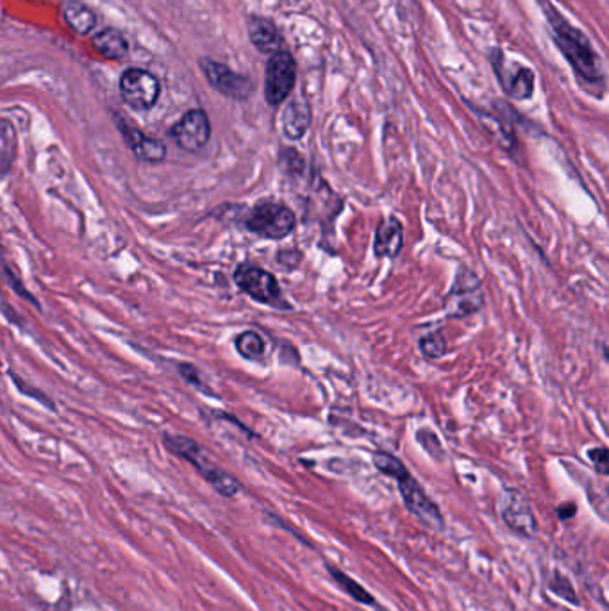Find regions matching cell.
Instances as JSON below:
<instances>
[{"mask_svg": "<svg viewBox=\"0 0 609 611\" xmlns=\"http://www.w3.org/2000/svg\"><path fill=\"white\" fill-rule=\"evenodd\" d=\"M540 4L546 11L547 20L551 23L556 46L560 47L564 58L569 59V63L572 65L579 79L585 85H591L593 90L597 87L605 88V72H602L599 58H597L590 40L579 29L570 26L569 20H564L549 0H540Z\"/></svg>", "mask_w": 609, "mask_h": 611, "instance_id": "6da1fadb", "label": "cell"}, {"mask_svg": "<svg viewBox=\"0 0 609 611\" xmlns=\"http://www.w3.org/2000/svg\"><path fill=\"white\" fill-rule=\"evenodd\" d=\"M165 445H167L170 453L188 460L204 475V480L208 481L213 489H217L218 494L226 495V497L238 494V481L233 475L218 469L217 465H213L208 457L204 456L203 447L195 444L194 440L185 438V436L167 435L165 436Z\"/></svg>", "mask_w": 609, "mask_h": 611, "instance_id": "7a4b0ae2", "label": "cell"}, {"mask_svg": "<svg viewBox=\"0 0 609 611\" xmlns=\"http://www.w3.org/2000/svg\"><path fill=\"white\" fill-rule=\"evenodd\" d=\"M484 306V292L481 279L472 268L461 265L451 290L445 295L443 309L449 318H465Z\"/></svg>", "mask_w": 609, "mask_h": 611, "instance_id": "3957f363", "label": "cell"}, {"mask_svg": "<svg viewBox=\"0 0 609 611\" xmlns=\"http://www.w3.org/2000/svg\"><path fill=\"white\" fill-rule=\"evenodd\" d=\"M297 218L294 211L279 203H262L254 206L245 220V227L267 240H283L294 231Z\"/></svg>", "mask_w": 609, "mask_h": 611, "instance_id": "277c9868", "label": "cell"}, {"mask_svg": "<svg viewBox=\"0 0 609 611\" xmlns=\"http://www.w3.org/2000/svg\"><path fill=\"white\" fill-rule=\"evenodd\" d=\"M235 283L239 290L245 292L256 303L276 306V308H289L283 299L279 282L265 268L248 265V263L239 265L235 270Z\"/></svg>", "mask_w": 609, "mask_h": 611, "instance_id": "5b68a950", "label": "cell"}, {"mask_svg": "<svg viewBox=\"0 0 609 611\" xmlns=\"http://www.w3.org/2000/svg\"><path fill=\"white\" fill-rule=\"evenodd\" d=\"M118 90L122 96L124 102L135 111H149L158 105L161 96V85L158 78L144 68H127L120 76Z\"/></svg>", "mask_w": 609, "mask_h": 611, "instance_id": "8992f818", "label": "cell"}, {"mask_svg": "<svg viewBox=\"0 0 609 611\" xmlns=\"http://www.w3.org/2000/svg\"><path fill=\"white\" fill-rule=\"evenodd\" d=\"M297 82V63L288 50L271 56L265 70V100L268 105H285Z\"/></svg>", "mask_w": 609, "mask_h": 611, "instance_id": "52a82bcc", "label": "cell"}, {"mask_svg": "<svg viewBox=\"0 0 609 611\" xmlns=\"http://www.w3.org/2000/svg\"><path fill=\"white\" fill-rule=\"evenodd\" d=\"M174 144L186 152H199L212 138V122L204 109H190L168 131Z\"/></svg>", "mask_w": 609, "mask_h": 611, "instance_id": "ba28073f", "label": "cell"}, {"mask_svg": "<svg viewBox=\"0 0 609 611\" xmlns=\"http://www.w3.org/2000/svg\"><path fill=\"white\" fill-rule=\"evenodd\" d=\"M200 70L215 90L222 96L233 100H247L253 96L254 85L247 76L238 73L227 65L215 61L212 58H203L199 61Z\"/></svg>", "mask_w": 609, "mask_h": 611, "instance_id": "9c48e42d", "label": "cell"}, {"mask_svg": "<svg viewBox=\"0 0 609 611\" xmlns=\"http://www.w3.org/2000/svg\"><path fill=\"white\" fill-rule=\"evenodd\" d=\"M401 490L402 499L406 503L407 510L424 522L431 530H442L443 519L436 504L428 497L422 486L416 483L415 477L407 472V469L395 477Z\"/></svg>", "mask_w": 609, "mask_h": 611, "instance_id": "30bf717a", "label": "cell"}, {"mask_svg": "<svg viewBox=\"0 0 609 611\" xmlns=\"http://www.w3.org/2000/svg\"><path fill=\"white\" fill-rule=\"evenodd\" d=\"M492 65L495 68L497 78L511 99L525 100L533 97L534 73L528 67H520V65L510 63V61L505 63L501 50H495Z\"/></svg>", "mask_w": 609, "mask_h": 611, "instance_id": "8fae6325", "label": "cell"}, {"mask_svg": "<svg viewBox=\"0 0 609 611\" xmlns=\"http://www.w3.org/2000/svg\"><path fill=\"white\" fill-rule=\"evenodd\" d=\"M502 521L514 533L533 536L537 531V521H534L533 510L529 506L528 499L517 492L508 490L502 499Z\"/></svg>", "mask_w": 609, "mask_h": 611, "instance_id": "7c38bea8", "label": "cell"}, {"mask_svg": "<svg viewBox=\"0 0 609 611\" xmlns=\"http://www.w3.org/2000/svg\"><path fill=\"white\" fill-rule=\"evenodd\" d=\"M117 126L122 132L127 147L132 150V155L145 164H161L167 158V146L161 140L150 138L145 132L138 131L136 127L124 122L122 118H117Z\"/></svg>", "mask_w": 609, "mask_h": 611, "instance_id": "4fadbf2b", "label": "cell"}, {"mask_svg": "<svg viewBox=\"0 0 609 611\" xmlns=\"http://www.w3.org/2000/svg\"><path fill=\"white\" fill-rule=\"evenodd\" d=\"M248 38L251 43L256 47L263 55L274 56L281 52L285 40L277 29L274 20L267 19V17H251L248 19Z\"/></svg>", "mask_w": 609, "mask_h": 611, "instance_id": "5bb4252c", "label": "cell"}, {"mask_svg": "<svg viewBox=\"0 0 609 611\" xmlns=\"http://www.w3.org/2000/svg\"><path fill=\"white\" fill-rule=\"evenodd\" d=\"M404 245V227L395 217L386 218L375 231L374 250L380 258H395Z\"/></svg>", "mask_w": 609, "mask_h": 611, "instance_id": "9a60e30c", "label": "cell"}, {"mask_svg": "<svg viewBox=\"0 0 609 611\" xmlns=\"http://www.w3.org/2000/svg\"><path fill=\"white\" fill-rule=\"evenodd\" d=\"M312 126V109L306 100L294 99L286 105L283 114V132L288 140H301Z\"/></svg>", "mask_w": 609, "mask_h": 611, "instance_id": "2e32d148", "label": "cell"}, {"mask_svg": "<svg viewBox=\"0 0 609 611\" xmlns=\"http://www.w3.org/2000/svg\"><path fill=\"white\" fill-rule=\"evenodd\" d=\"M61 13H63L68 28L72 29L76 35H81V37L90 35L97 26L96 13L79 0H67L61 6Z\"/></svg>", "mask_w": 609, "mask_h": 611, "instance_id": "e0dca14e", "label": "cell"}, {"mask_svg": "<svg viewBox=\"0 0 609 611\" xmlns=\"http://www.w3.org/2000/svg\"><path fill=\"white\" fill-rule=\"evenodd\" d=\"M91 46L100 56H105L106 59H115V61L126 58L129 52L126 37L115 28H106L97 32L96 37L91 38Z\"/></svg>", "mask_w": 609, "mask_h": 611, "instance_id": "ac0fdd59", "label": "cell"}, {"mask_svg": "<svg viewBox=\"0 0 609 611\" xmlns=\"http://www.w3.org/2000/svg\"><path fill=\"white\" fill-rule=\"evenodd\" d=\"M236 349H238L239 356H244L248 362H257L265 356V339L262 338L256 331H245L236 338Z\"/></svg>", "mask_w": 609, "mask_h": 611, "instance_id": "d6986e66", "label": "cell"}, {"mask_svg": "<svg viewBox=\"0 0 609 611\" xmlns=\"http://www.w3.org/2000/svg\"><path fill=\"white\" fill-rule=\"evenodd\" d=\"M14 149H17V135H14L13 126L10 120H2V129H0V161H2V174L10 173L11 161L14 158Z\"/></svg>", "mask_w": 609, "mask_h": 611, "instance_id": "ffe728a7", "label": "cell"}, {"mask_svg": "<svg viewBox=\"0 0 609 611\" xmlns=\"http://www.w3.org/2000/svg\"><path fill=\"white\" fill-rule=\"evenodd\" d=\"M420 351L428 359H439L448 353V344H445L442 333L436 331V333H431V335L420 339Z\"/></svg>", "mask_w": 609, "mask_h": 611, "instance_id": "44dd1931", "label": "cell"}, {"mask_svg": "<svg viewBox=\"0 0 609 611\" xmlns=\"http://www.w3.org/2000/svg\"><path fill=\"white\" fill-rule=\"evenodd\" d=\"M374 463L383 474L390 475L393 480L406 469V466L402 465L401 460L389 453H375Z\"/></svg>", "mask_w": 609, "mask_h": 611, "instance_id": "7402d4cb", "label": "cell"}, {"mask_svg": "<svg viewBox=\"0 0 609 611\" xmlns=\"http://www.w3.org/2000/svg\"><path fill=\"white\" fill-rule=\"evenodd\" d=\"M416 440H419L420 444L424 445L429 454H433L434 457L443 456L442 444H440L439 436L434 435L433 431L420 430L416 433Z\"/></svg>", "mask_w": 609, "mask_h": 611, "instance_id": "603a6c76", "label": "cell"}, {"mask_svg": "<svg viewBox=\"0 0 609 611\" xmlns=\"http://www.w3.org/2000/svg\"><path fill=\"white\" fill-rule=\"evenodd\" d=\"M588 456H590V462L593 463V469H596L599 474L609 475V449H591Z\"/></svg>", "mask_w": 609, "mask_h": 611, "instance_id": "cb8c5ba5", "label": "cell"}, {"mask_svg": "<svg viewBox=\"0 0 609 611\" xmlns=\"http://www.w3.org/2000/svg\"><path fill=\"white\" fill-rule=\"evenodd\" d=\"M334 575H336V580L342 583L343 589L347 590V592L351 593L356 601L369 602V604H371L372 598L365 592V590L362 589V587H357L354 581L348 580L345 575L336 574V572H334Z\"/></svg>", "mask_w": 609, "mask_h": 611, "instance_id": "d4e9b609", "label": "cell"}, {"mask_svg": "<svg viewBox=\"0 0 609 611\" xmlns=\"http://www.w3.org/2000/svg\"><path fill=\"white\" fill-rule=\"evenodd\" d=\"M179 371H181L183 377H185V380L188 381L190 385L199 386V388H206V386H204L203 380H200V374L199 372H197V368L191 367V365H181V368H179Z\"/></svg>", "mask_w": 609, "mask_h": 611, "instance_id": "484cf974", "label": "cell"}, {"mask_svg": "<svg viewBox=\"0 0 609 611\" xmlns=\"http://www.w3.org/2000/svg\"><path fill=\"white\" fill-rule=\"evenodd\" d=\"M6 276H8V283H10L11 286H13L14 290H17V294L22 295L23 299L31 300L32 304H38L37 300L32 299V295L28 294L26 292V288H23L22 285H20L19 279H17V276H13L11 274L10 268H4Z\"/></svg>", "mask_w": 609, "mask_h": 611, "instance_id": "4316f807", "label": "cell"}, {"mask_svg": "<svg viewBox=\"0 0 609 611\" xmlns=\"http://www.w3.org/2000/svg\"><path fill=\"white\" fill-rule=\"evenodd\" d=\"M13 383H17V385L20 386V390H23V394H31L32 397H37L41 403H46L47 406L52 407V401H50V398H47L46 395L37 394L38 390L28 388V386L23 385L22 381H20L19 376H13Z\"/></svg>", "mask_w": 609, "mask_h": 611, "instance_id": "83f0119b", "label": "cell"}]
</instances>
